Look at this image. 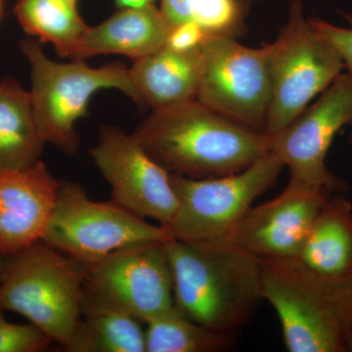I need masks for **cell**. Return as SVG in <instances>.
<instances>
[{"instance_id": "1", "label": "cell", "mask_w": 352, "mask_h": 352, "mask_svg": "<svg viewBox=\"0 0 352 352\" xmlns=\"http://www.w3.org/2000/svg\"><path fill=\"white\" fill-rule=\"evenodd\" d=\"M173 303L191 320L234 333L263 302V259L227 241L166 243Z\"/></svg>"}, {"instance_id": "2", "label": "cell", "mask_w": 352, "mask_h": 352, "mask_svg": "<svg viewBox=\"0 0 352 352\" xmlns=\"http://www.w3.org/2000/svg\"><path fill=\"white\" fill-rule=\"evenodd\" d=\"M134 134L168 173L194 179L239 173L270 149V134L227 119L198 100L153 110Z\"/></svg>"}, {"instance_id": "3", "label": "cell", "mask_w": 352, "mask_h": 352, "mask_svg": "<svg viewBox=\"0 0 352 352\" xmlns=\"http://www.w3.org/2000/svg\"><path fill=\"white\" fill-rule=\"evenodd\" d=\"M263 259V300L281 324L291 352H346L352 282L317 274L298 258Z\"/></svg>"}, {"instance_id": "4", "label": "cell", "mask_w": 352, "mask_h": 352, "mask_svg": "<svg viewBox=\"0 0 352 352\" xmlns=\"http://www.w3.org/2000/svg\"><path fill=\"white\" fill-rule=\"evenodd\" d=\"M87 265L39 240L7 258L0 309L22 315L66 349L82 317Z\"/></svg>"}, {"instance_id": "5", "label": "cell", "mask_w": 352, "mask_h": 352, "mask_svg": "<svg viewBox=\"0 0 352 352\" xmlns=\"http://www.w3.org/2000/svg\"><path fill=\"white\" fill-rule=\"evenodd\" d=\"M31 66V94L34 118L46 143L67 154H76L80 138L76 122L85 117L90 99L102 89H117L139 104L129 69L122 63L91 68L83 60L58 63L44 54L34 39L21 43Z\"/></svg>"}, {"instance_id": "6", "label": "cell", "mask_w": 352, "mask_h": 352, "mask_svg": "<svg viewBox=\"0 0 352 352\" xmlns=\"http://www.w3.org/2000/svg\"><path fill=\"white\" fill-rule=\"evenodd\" d=\"M271 96L265 133L284 129L325 91L344 69L338 51L323 38L300 0L289 4L288 19L276 41L268 44Z\"/></svg>"}, {"instance_id": "7", "label": "cell", "mask_w": 352, "mask_h": 352, "mask_svg": "<svg viewBox=\"0 0 352 352\" xmlns=\"http://www.w3.org/2000/svg\"><path fill=\"white\" fill-rule=\"evenodd\" d=\"M173 239L168 226L149 223L112 199L91 200L82 185L72 182H60L54 210L43 238L87 266L129 245Z\"/></svg>"}, {"instance_id": "8", "label": "cell", "mask_w": 352, "mask_h": 352, "mask_svg": "<svg viewBox=\"0 0 352 352\" xmlns=\"http://www.w3.org/2000/svg\"><path fill=\"white\" fill-rule=\"evenodd\" d=\"M283 163L270 150L245 170L219 177L170 175L177 208L168 229L173 239L224 241L254 201L275 186Z\"/></svg>"}, {"instance_id": "9", "label": "cell", "mask_w": 352, "mask_h": 352, "mask_svg": "<svg viewBox=\"0 0 352 352\" xmlns=\"http://www.w3.org/2000/svg\"><path fill=\"white\" fill-rule=\"evenodd\" d=\"M197 100L210 110L265 133L271 96L268 45L251 48L232 36H210L201 45Z\"/></svg>"}, {"instance_id": "10", "label": "cell", "mask_w": 352, "mask_h": 352, "mask_svg": "<svg viewBox=\"0 0 352 352\" xmlns=\"http://www.w3.org/2000/svg\"><path fill=\"white\" fill-rule=\"evenodd\" d=\"M352 122V73L340 74L318 100L284 129L270 134V151L289 171L288 184L337 193L344 184L329 171L326 157L333 138Z\"/></svg>"}, {"instance_id": "11", "label": "cell", "mask_w": 352, "mask_h": 352, "mask_svg": "<svg viewBox=\"0 0 352 352\" xmlns=\"http://www.w3.org/2000/svg\"><path fill=\"white\" fill-rule=\"evenodd\" d=\"M168 242L129 245L87 265L85 291L148 323L175 305Z\"/></svg>"}, {"instance_id": "12", "label": "cell", "mask_w": 352, "mask_h": 352, "mask_svg": "<svg viewBox=\"0 0 352 352\" xmlns=\"http://www.w3.org/2000/svg\"><path fill=\"white\" fill-rule=\"evenodd\" d=\"M89 154L110 185L112 200L142 219L170 226L177 208L170 173L148 154L135 134L103 126Z\"/></svg>"}, {"instance_id": "13", "label": "cell", "mask_w": 352, "mask_h": 352, "mask_svg": "<svg viewBox=\"0 0 352 352\" xmlns=\"http://www.w3.org/2000/svg\"><path fill=\"white\" fill-rule=\"evenodd\" d=\"M330 196L288 184L272 200L252 206L224 241L259 258H298Z\"/></svg>"}, {"instance_id": "14", "label": "cell", "mask_w": 352, "mask_h": 352, "mask_svg": "<svg viewBox=\"0 0 352 352\" xmlns=\"http://www.w3.org/2000/svg\"><path fill=\"white\" fill-rule=\"evenodd\" d=\"M60 182L41 161L22 170H0V254L12 258L43 240Z\"/></svg>"}, {"instance_id": "15", "label": "cell", "mask_w": 352, "mask_h": 352, "mask_svg": "<svg viewBox=\"0 0 352 352\" xmlns=\"http://www.w3.org/2000/svg\"><path fill=\"white\" fill-rule=\"evenodd\" d=\"M201 69V46L193 50H176L164 45L133 62L129 74L139 104L160 110L197 100Z\"/></svg>"}, {"instance_id": "16", "label": "cell", "mask_w": 352, "mask_h": 352, "mask_svg": "<svg viewBox=\"0 0 352 352\" xmlns=\"http://www.w3.org/2000/svg\"><path fill=\"white\" fill-rule=\"evenodd\" d=\"M170 30L157 6L120 8L101 24L88 28L74 60L120 54L135 62L166 45Z\"/></svg>"}, {"instance_id": "17", "label": "cell", "mask_w": 352, "mask_h": 352, "mask_svg": "<svg viewBox=\"0 0 352 352\" xmlns=\"http://www.w3.org/2000/svg\"><path fill=\"white\" fill-rule=\"evenodd\" d=\"M298 258L317 274L336 282H352V204L329 197L315 219Z\"/></svg>"}, {"instance_id": "18", "label": "cell", "mask_w": 352, "mask_h": 352, "mask_svg": "<svg viewBox=\"0 0 352 352\" xmlns=\"http://www.w3.org/2000/svg\"><path fill=\"white\" fill-rule=\"evenodd\" d=\"M143 322L85 289L82 317L69 352H146Z\"/></svg>"}, {"instance_id": "19", "label": "cell", "mask_w": 352, "mask_h": 352, "mask_svg": "<svg viewBox=\"0 0 352 352\" xmlns=\"http://www.w3.org/2000/svg\"><path fill=\"white\" fill-rule=\"evenodd\" d=\"M45 141L39 132L31 94L13 80L0 82V170L38 163Z\"/></svg>"}, {"instance_id": "20", "label": "cell", "mask_w": 352, "mask_h": 352, "mask_svg": "<svg viewBox=\"0 0 352 352\" xmlns=\"http://www.w3.org/2000/svg\"><path fill=\"white\" fill-rule=\"evenodd\" d=\"M14 13L28 34L52 44L58 54L72 59L89 28L74 0H18Z\"/></svg>"}, {"instance_id": "21", "label": "cell", "mask_w": 352, "mask_h": 352, "mask_svg": "<svg viewBox=\"0 0 352 352\" xmlns=\"http://www.w3.org/2000/svg\"><path fill=\"white\" fill-rule=\"evenodd\" d=\"M146 326V352H219L234 342V333L204 327L185 316L175 305Z\"/></svg>"}, {"instance_id": "22", "label": "cell", "mask_w": 352, "mask_h": 352, "mask_svg": "<svg viewBox=\"0 0 352 352\" xmlns=\"http://www.w3.org/2000/svg\"><path fill=\"white\" fill-rule=\"evenodd\" d=\"M245 0H195L191 21L210 36H232L241 32L245 13Z\"/></svg>"}, {"instance_id": "23", "label": "cell", "mask_w": 352, "mask_h": 352, "mask_svg": "<svg viewBox=\"0 0 352 352\" xmlns=\"http://www.w3.org/2000/svg\"><path fill=\"white\" fill-rule=\"evenodd\" d=\"M53 340L41 329L29 323L14 324L0 309V352H39L46 351Z\"/></svg>"}, {"instance_id": "24", "label": "cell", "mask_w": 352, "mask_h": 352, "mask_svg": "<svg viewBox=\"0 0 352 352\" xmlns=\"http://www.w3.org/2000/svg\"><path fill=\"white\" fill-rule=\"evenodd\" d=\"M349 21V28H340L330 24L326 21L309 18L310 23L315 30L332 44L339 53L344 69L352 73V15H344Z\"/></svg>"}, {"instance_id": "25", "label": "cell", "mask_w": 352, "mask_h": 352, "mask_svg": "<svg viewBox=\"0 0 352 352\" xmlns=\"http://www.w3.org/2000/svg\"><path fill=\"white\" fill-rule=\"evenodd\" d=\"M208 36L193 21L171 28L166 45L176 50L200 48Z\"/></svg>"}, {"instance_id": "26", "label": "cell", "mask_w": 352, "mask_h": 352, "mask_svg": "<svg viewBox=\"0 0 352 352\" xmlns=\"http://www.w3.org/2000/svg\"><path fill=\"white\" fill-rule=\"evenodd\" d=\"M195 0H160V10L170 27L191 21Z\"/></svg>"}, {"instance_id": "27", "label": "cell", "mask_w": 352, "mask_h": 352, "mask_svg": "<svg viewBox=\"0 0 352 352\" xmlns=\"http://www.w3.org/2000/svg\"><path fill=\"white\" fill-rule=\"evenodd\" d=\"M157 0H116V4L120 8H126V7L157 6Z\"/></svg>"}, {"instance_id": "28", "label": "cell", "mask_w": 352, "mask_h": 352, "mask_svg": "<svg viewBox=\"0 0 352 352\" xmlns=\"http://www.w3.org/2000/svg\"><path fill=\"white\" fill-rule=\"evenodd\" d=\"M346 352H352V324L346 340Z\"/></svg>"}, {"instance_id": "29", "label": "cell", "mask_w": 352, "mask_h": 352, "mask_svg": "<svg viewBox=\"0 0 352 352\" xmlns=\"http://www.w3.org/2000/svg\"><path fill=\"white\" fill-rule=\"evenodd\" d=\"M7 258L6 256H2L0 254V277H1L2 273H3L4 267H6Z\"/></svg>"}, {"instance_id": "30", "label": "cell", "mask_w": 352, "mask_h": 352, "mask_svg": "<svg viewBox=\"0 0 352 352\" xmlns=\"http://www.w3.org/2000/svg\"><path fill=\"white\" fill-rule=\"evenodd\" d=\"M2 10V0H0V14H1Z\"/></svg>"}, {"instance_id": "31", "label": "cell", "mask_w": 352, "mask_h": 352, "mask_svg": "<svg viewBox=\"0 0 352 352\" xmlns=\"http://www.w3.org/2000/svg\"><path fill=\"white\" fill-rule=\"evenodd\" d=\"M74 1H76H76H78V0H74Z\"/></svg>"}, {"instance_id": "32", "label": "cell", "mask_w": 352, "mask_h": 352, "mask_svg": "<svg viewBox=\"0 0 352 352\" xmlns=\"http://www.w3.org/2000/svg\"><path fill=\"white\" fill-rule=\"evenodd\" d=\"M351 124H352V122H351ZM351 138H352V136H351Z\"/></svg>"}]
</instances>
